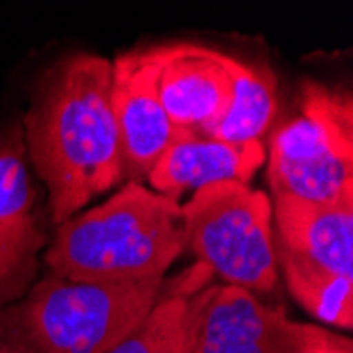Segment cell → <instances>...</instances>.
<instances>
[{
  "instance_id": "12",
  "label": "cell",
  "mask_w": 353,
  "mask_h": 353,
  "mask_svg": "<svg viewBox=\"0 0 353 353\" xmlns=\"http://www.w3.org/2000/svg\"><path fill=\"white\" fill-rule=\"evenodd\" d=\"M212 275L201 263L188 273L186 285L159 299L144 322L123 339L110 353H192L205 290H199Z\"/></svg>"
},
{
  "instance_id": "11",
  "label": "cell",
  "mask_w": 353,
  "mask_h": 353,
  "mask_svg": "<svg viewBox=\"0 0 353 353\" xmlns=\"http://www.w3.org/2000/svg\"><path fill=\"white\" fill-rule=\"evenodd\" d=\"M267 159L263 142L231 144L205 134L180 132L148 174L154 192L178 201L182 192H195L214 182H243Z\"/></svg>"
},
{
  "instance_id": "13",
  "label": "cell",
  "mask_w": 353,
  "mask_h": 353,
  "mask_svg": "<svg viewBox=\"0 0 353 353\" xmlns=\"http://www.w3.org/2000/svg\"><path fill=\"white\" fill-rule=\"evenodd\" d=\"M227 68L233 81L231 102L205 136L231 144L261 142L277 110L275 77L267 68L252 66L231 55H227Z\"/></svg>"
},
{
  "instance_id": "8",
  "label": "cell",
  "mask_w": 353,
  "mask_h": 353,
  "mask_svg": "<svg viewBox=\"0 0 353 353\" xmlns=\"http://www.w3.org/2000/svg\"><path fill=\"white\" fill-rule=\"evenodd\" d=\"M303 324L237 285L208 288L192 353H299Z\"/></svg>"
},
{
  "instance_id": "5",
  "label": "cell",
  "mask_w": 353,
  "mask_h": 353,
  "mask_svg": "<svg viewBox=\"0 0 353 353\" xmlns=\"http://www.w3.org/2000/svg\"><path fill=\"white\" fill-rule=\"evenodd\" d=\"M267 176L275 197L319 203L353 199L351 93L305 83L301 114L271 138Z\"/></svg>"
},
{
  "instance_id": "9",
  "label": "cell",
  "mask_w": 353,
  "mask_h": 353,
  "mask_svg": "<svg viewBox=\"0 0 353 353\" xmlns=\"http://www.w3.org/2000/svg\"><path fill=\"white\" fill-rule=\"evenodd\" d=\"M159 100L180 132L205 134L229 108L233 81L227 53L176 43L154 47Z\"/></svg>"
},
{
  "instance_id": "2",
  "label": "cell",
  "mask_w": 353,
  "mask_h": 353,
  "mask_svg": "<svg viewBox=\"0 0 353 353\" xmlns=\"http://www.w3.org/2000/svg\"><path fill=\"white\" fill-rule=\"evenodd\" d=\"M186 248L178 201L136 180L59 224L45 261L55 277L89 283L163 279Z\"/></svg>"
},
{
  "instance_id": "3",
  "label": "cell",
  "mask_w": 353,
  "mask_h": 353,
  "mask_svg": "<svg viewBox=\"0 0 353 353\" xmlns=\"http://www.w3.org/2000/svg\"><path fill=\"white\" fill-rule=\"evenodd\" d=\"M275 259L292 296L313 317L353 326V199H273Z\"/></svg>"
},
{
  "instance_id": "15",
  "label": "cell",
  "mask_w": 353,
  "mask_h": 353,
  "mask_svg": "<svg viewBox=\"0 0 353 353\" xmlns=\"http://www.w3.org/2000/svg\"><path fill=\"white\" fill-rule=\"evenodd\" d=\"M0 353H37L19 330L11 311L0 313Z\"/></svg>"
},
{
  "instance_id": "10",
  "label": "cell",
  "mask_w": 353,
  "mask_h": 353,
  "mask_svg": "<svg viewBox=\"0 0 353 353\" xmlns=\"http://www.w3.org/2000/svg\"><path fill=\"white\" fill-rule=\"evenodd\" d=\"M21 127L0 138V305L19 296L37 271L45 233L34 212Z\"/></svg>"
},
{
  "instance_id": "6",
  "label": "cell",
  "mask_w": 353,
  "mask_h": 353,
  "mask_svg": "<svg viewBox=\"0 0 353 353\" xmlns=\"http://www.w3.org/2000/svg\"><path fill=\"white\" fill-rule=\"evenodd\" d=\"M186 245L227 285L271 292L279 267L273 239V201L243 182H214L182 205Z\"/></svg>"
},
{
  "instance_id": "4",
  "label": "cell",
  "mask_w": 353,
  "mask_h": 353,
  "mask_svg": "<svg viewBox=\"0 0 353 353\" xmlns=\"http://www.w3.org/2000/svg\"><path fill=\"white\" fill-rule=\"evenodd\" d=\"M163 279L89 283L43 279L15 322L37 353H110L159 303Z\"/></svg>"
},
{
  "instance_id": "1",
  "label": "cell",
  "mask_w": 353,
  "mask_h": 353,
  "mask_svg": "<svg viewBox=\"0 0 353 353\" xmlns=\"http://www.w3.org/2000/svg\"><path fill=\"white\" fill-rule=\"evenodd\" d=\"M110 93L112 61L70 55L45 74L26 114V152L49 188L57 227L123 178Z\"/></svg>"
},
{
  "instance_id": "7",
  "label": "cell",
  "mask_w": 353,
  "mask_h": 353,
  "mask_svg": "<svg viewBox=\"0 0 353 353\" xmlns=\"http://www.w3.org/2000/svg\"><path fill=\"white\" fill-rule=\"evenodd\" d=\"M112 112L121 140L123 176H148L178 136L157 91L154 47L112 61Z\"/></svg>"
},
{
  "instance_id": "14",
  "label": "cell",
  "mask_w": 353,
  "mask_h": 353,
  "mask_svg": "<svg viewBox=\"0 0 353 353\" xmlns=\"http://www.w3.org/2000/svg\"><path fill=\"white\" fill-rule=\"evenodd\" d=\"M299 353H353L351 341L334 334L326 328L303 324L301 351Z\"/></svg>"
}]
</instances>
